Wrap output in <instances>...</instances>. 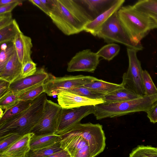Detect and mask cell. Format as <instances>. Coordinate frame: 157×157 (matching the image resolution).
<instances>
[{
  "mask_svg": "<svg viewBox=\"0 0 157 157\" xmlns=\"http://www.w3.org/2000/svg\"><path fill=\"white\" fill-rule=\"evenodd\" d=\"M124 2V0H117L109 9L89 23L86 26L84 31L96 36L103 25L114 13L119 10Z\"/></svg>",
  "mask_w": 157,
  "mask_h": 157,
  "instance_id": "16",
  "label": "cell"
},
{
  "mask_svg": "<svg viewBox=\"0 0 157 157\" xmlns=\"http://www.w3.org/2000/svg\"><path fill=\"white\" fill-rule=\"evenodd\" d=\"M133 6L144 13L157 16V0H139Z\"/></svg>",
  "mask_w": 157,
  "mask_h": 157,
  "instance_id": "29",
  "label": "cell"
},
{
  "mask_svg": "<svg viewBox=\"0 0 157 157\" xmlns=\"http://www.w3.org/2000/svg\"><path fill=\"white\" fill-rule=\"evenodd\" d=\"M117 14L131 40L136 45L141 44V40L150 31L157 28V22L150 15L133 6H122Z\"/></svg>",
  "mask_w": 157,
  "mask_h": 157,
  "instance_id": "3",
  "label": "cell"
},
{
  "mask_svg": "<svg viewBox=\"0 0 157 157\" xmlns=\"http://www.w3.org/2000/svg\"><path fill=\"white\" fill-rule=\"evenodd\" d=\"M142 97L124 87L106 95L103 100L106 103L122 102L136 99Z\"/></svg>",
  "mask_w": 157,
  "mask_h": 157,
  "instance_id": "21",
  "label": "cell"
},
{
  "mask_svg": "<svg viewBox=\"0 0 157 157\" xmlns=\"http://www.w3.org/2000/svg\"><path fill=\"white\" fill-rule=\"evenodd\" d=\"M63 149L60 142L45 147L34 150L30 149L25 157H47Z\"/></svg>",
  "mask_w": 157,
  "mask_h": 157,
  "instance_id": "25",
  "label": "cell"
},
{
  "mask_svg": "<svg viewBox=\"0 0 157 157\" xmlns=\"http://www.w3.org/2000/svg\"><path fill=\"white\" fill-rule=\"evenodd\" d=\"M7 43V47L5 49L0 50V71L3 69L16 51L13 41Z\"/></svg>",
  "mask_w": 157,
  "mask_h": 157,
  "instance_id": "32",
  "label": "cell"
},
{
  "mask_svg": "<svg viewBox=\"0 0 157 157\" xmlns=\"http://www.w3.org/2000/svg\"><path fill=\"white\" fill-rule=\"evenodd\" d=\"M128 157H157V148L139 145L132 150Z\"/></svg>",
  "mask_w": 157,
  "mask_h": 157,
  "instance_id": "30",
  "label": "cell"
},
{
  "mask_svg": "<svg viewBox=\"0 0 157 157\" xmlns=\"http://www.w3.org/2000/svg\"><path fill=\"white\" fill-rule=\"evenodd\" d=\"M21 136L18 134L14 133L0 137V153L8 148Z\"/></svg>",
  "mask_w": 157,
  "mask_h": 157,
  "instance_id": "34",
  "label": "cell"
},
{
  "mask_svg": "<svg viewBox=\"0 0 157 157\" xmlns=\"http://www.w3.org/2000/svg\"><path fill=\"white\" fill-rule=\"evenodd\" d=\"M146 113L151 122L153 123L157 122V101Z\"/></svg>",
  "mask_w": 157,
  "mask_h": 157,
  "instance_id": "37",
  "label": "cell"
},
{
  "mask_svg": "<svg viewBox=\"0 0 157 157\" xmlns=\"http://www.w3.org/2000/svg\"><path fill=\"white\" fill-rule=\"evenodd\" d=\"M58 104L62 108H73L82 106L94 105L104 102L102 99H93L73 93L61 91L57 95Z\"/></svg>",
  "mask_w": 157,
  "mask_h": 157,
  "instance_id": "12",
  "label": "cell"
},
{
  "mask_svg": "<svg viewBox=\"0 0 157 157\" xmlns=\"http://www.w3.org/2000/svg\"><path fill=\"white\" fill-rule=\"evenodd\" d=\"M33 101H19L11 107L6 109L0 119V124L19 115L28 108Z\"/></svg>",
  "mask_w": 157,
  "mask_h": 157,
  "instance_id": "23",
  "label": "cell"
},
{
  "mask_svg": "<svg viewBox=\"0 0 157 157\" xmlns=\"http://www.w3.org/2000/svg\"><path fill=\"white\" fill-rule=\"evenodd\" d=\"M150 105L146 96L127 101L104 102L94 105L93 114L97 120L114 118L137 112H146Z\"/></svg>",
  "mask_w": 157,
  "mask_h": 157,
  "instance_id": "4",
  "label": "cell"
},
{
  "mask_svg": "<svg viewBox=\"0 0 157 157\" xmlns=\"http://www.w3.org/2000/svg\"><path fill=\"white\" fill-rule=\"evenodd\" d=\"M96 36L102 39L108 44L119 43L137 51L143 49L141 44L136 45L132 41L119 18L117 12L103 25Z\"/></svg>",
  "mask_w": 157,
  "mask_h": 157,
  "instance_id": "5",
  "label": "cell"
},
{
  "mask_svg": "<svg viewBox=\"0 0 157 157\" xmlns=\"http://www.w3.org/2000/svg\"><path fill=\"white\" fill-rule=\"evenodd\" d=\"M117 0H79L93 20L109 9Z\"/></svg>",
  "mask_w": 157,
  "mask_h": 157,
  "instance_id": "19",
  "label": "cell"
},
{
  "mask_svg": "<svg viewBox=\"0 0 157 157\" xmlns=\"http://www.w3.org/2000/svg\"><path fill=\"white\" fill-rule=\"evenodd\" d=\"M68 132L79 135L85 139L92 157H95L105 148L106 138L102 126L100 124L80 123Z\"/></svg>",
  "mask_w": 157,
  "mask_h": 157,
  "instance_id": "6",
  "label": "cell"
},
{
  "mask_svg": "<svg viewBox=\"0 0 157 157\" xmlns=\"http://www.w3.org/2000/svg\"><path fill=\"white\" fill-rule=\"evenodd\" d=\"M47 157H71L66 151L63 149Z\"/></svg>",
  "mask_w": 157,
  "mask_h": 157,
  "instance_id": "41",
  "label": "cell"
},
{
  "mask_svg": "<svg viewBox=\"0 0 157 157\" xmlns=\"http://www.w3.org/2000/svg\"><path fill=\"white\" fill-rule=\"evenodd\" d=\"M41 1L47 7L50 14L54 7L55 0H41Z\"/></svg>",
  "mask_w": 157,
  "mask_h": 157,
  "instance_id": "42",
  "label": "cell"
},
{
  "mask_svg": "<svg viewBox=\"0 0 157 157\" xmlns=\"http://www.w3.org/2000/svg\"><path fill=\"white\" fill-rule=\"evenodd\" d=\"M137 52L134 49L127 48L128 67L123 75L121 84L124 87L143 96L145 95L143 77V70L137 56Z\"/></svg>",
  "mask_w": 157,
  "mask_h": 157,
  "instance_id": "8",
  "label": "cell"
},
{
  "mask_svg": "<svg viewBox=\"0 0 157 157\" xmlns=\"http://www.w3.org/2000/svg\"><path fill=\"white\" fill-rule=\"evenodd\" d=\"M49 16L67 36L84 31L86 25L93 20L78 0H55V5Z\"/></svg>",
  "mask_w": 157,
  "mask_h": 157,
  "instance_id": "1",
  "label": "cell"
},
{
  "mask_svg": "<svg viewBox=\"0 0 157 157\" xmlns=\"http://www.w3.org/2000/svg\"><path fill=\"white\" fill-rule=\"evenodd\" d=\"M83 86L88 88L106 95L124 87L121 84L113 83L98 79Z\"/></svg>",
  "mask_w": 157,
  "mask_h": 157,
  "instance_id": "22",
  "label": "cell"
},
{
  "mask_svg": "<svg viewBox=\"0 0 157 157\" xmlns=\"http://www.w3.org/2000/svg\"><path fill=\"white\" fill-rule=\"evenodd\" d=\"M22 0H18L17 1L0 6V14L11 12L16 6L22 4Z\"/></svg>",
  "mask_w": 157,
  "mask_h": 157,
  "instance_id": "38",
  "label": "cell"
},
{
  "mask_svg": "<svg viewBox=\"0 0 157 157\" xmlns=\"http://www.w3.org/2000/svg\"><path fill=\"white\" fill-rule=\"evenodd\" d=\"M61 136L62 137L60 141L61 147L67 151L71 157H74L89 146L87 141L79 135L68 132Z\"/></svg>",
  "mask_w": 157,
  "mask_h": 157,
  "instance_id": "14",
  "label": "cell"
},
{
  "mask_svg": "<svg viewBox=\"0 0 157 157\" xmlns=\"http://www.w3.org/2000/svg\"><path fill=\"white\" fill-rule=\"evenodd\" d=\"M18 0H0V6L9 4L17 2Z\"/></svg>",
  "mask_w": 157,
  "mask_h": 157,
  "instance_id": "43",
  "label": "cell"
},
{
  "mask_svg": "<svg viewBox=\"0 0 157 157\" xmlns=\"http://www.w3.org/2000/svg\"><path fill=\"white\" fill-rule=\"evenodd\" d=\"M4 113L2 110V109L0 108V119L1 118L3 115Z\"/></svg>",
  "mask_w": 157,
  "mask_h": 157,
  "instance_id": "45",
  "label": "cell"
},
{
  "mask_svg": "<svg viewBox=\"0 0 157 157\" xmlns=\"http://www.w3.org/2000/svg\"><path fill=\"white\" fill-rule=\"evenodd\" d=\"M17 21H13L6 26L0 29V44L13 41L17 34L21 32Z\"/></svg>",
  "mask_w": 157,
  "mask_h": 157,
  "instance_id": "24",
  "label": "cell"
},
{
  "mask_svg": "<svg viewBox=\"0 0 157 157\" xmlns=\"http://www.w3.org/2000/svg\"><path fill=\"white\" fill-rule=\"evenodd\" d=\"M33 134L21 136L8 148L0 153V157H25L30 150V140Z\"/></svg>",
  "mask_w": 157,
  "mask_h": 157,
  "instance_id": "17",
  "label": "cell"
},
{
  "mask_svg": "<svg viewBox=\"0 0 157 157\" xmlns=\"http://www.w3.org/2000/svg\"><path fill=\"white\" fill-rule=\"evenodd\" d=\"M47 99L46 94L43 93L26 110L0 124V137L11 133L23 136L30 133L41 119Z\"/></svg>",
  "mask_w": 157,
  "mask_h": 157,
  "instance_id": "2",
  "label": "cell"
},
{
  "mask_svg": "<svg viewBox=\"0 0 157 157\" xmlns=\"http://www.w3.org/2000/svg\"><path fill=\"white\" fill-rule=\"evenodd\" d=\"M143 77L145 95H151L157 94V88L149 73L146 70H143Z\"/></svg>",
  "mask_w": 157,
  "mask_h": 157,
  "instance_id": "33",
  "label": "cell"
},
{
  "mask_svg": "<svg viewBox=\"0 0 157 157\" xmlns=\"http://www.w3.org/2000/svg\"><path fill=\"white\" fill-rule=\"evenodd\" d=\"M37 70L36 64L33 60L28 61L23 65L21 73L19 79L31 76L35 74Z\"/></svg>",
  "mask_w": 157,
  "mask_h": 157,
  "instance_id": "35",
  "label": "cell"
},
{
  "mask_svg": "<svg viewBox=\"0 0 157 157\" xmlns=\"http://www.w3.org/2000/svg\"><path fill=\"white\" fill-rule=\"evenodd\" d=\"M48 76V74L44 68L37 69L33 75L18 79L10 83L9 90L17 94L37 85L44 83Z\"/></svg>",
  "mask_w": 157,
  "mask_h": 157,
  "instance_id": "13",
  "label": "cell"
},
{
  "mask_svg": "<svg viewBox=\"0 0 157 157\" xmlns=\"http://www.w3.org/2000/svg\"><path fill=\"white\" fill-rule=\"evenodd\" d=\"M19 101L17 94L9 90L0 98V108L6 110L13 106Z\"/></svg>",
  "mask_w": 157,
  "mask_h": 157,
  "instance_id": "31",
  "label": "cell"
},
{
  "mask_svg": "<svg viewBox=\"0 0 157 157\" xmlns=\"http://www.w3.org/2000/svg\"><path fill=\"white\" fill-rule=\"evenodd\" d=\"M62 139L61 136L55 134L37 136L33 134L30 140V149L45 147L60 142Z\"/></svg>",
  "mask_w": 157,
  "mask_h": 157,
  "instance_id": "20",
  "label": "cell"
},
{
  "mask_svg": "<svg viewBox=\"0 0 157 157\" xmlns=\"http://www.w3.org/2000/svg\"><path fill=\"white\" fill-rule=\"evenodd\" d=\"M120 50L119 45L114 43L108 44L102 47L96 52L98 56L109 61L119 53Z\"/></svg>",
  "mask_w": 157,
  "mask_h": 157,
  "instance_id": "27",
  "label": "cell"
},
{
  "mask_svg": "<svg viewBox=\"0 0 157 157\" xmlns=\"http://www.w3.org/2000/svg\"><path fill=\"white\" fill-rule=\"evenodd\" d=\"M94 105H89L73 108H62L60 113L55 134L61 135L71 130L81 120L94 113Z\"/></svg>",
  "mask_w": 157,
  "mask_h": 157,
  "instance_id": "9",
  "label": "cell"
},
{
  "mask_svg": "<svg viewBox=\"0 0 157 157\" xmlns=\"http://www.w3.org/2000/svg\"><path fill=\"white\" fill-rule=\"evenodd\" d=\"M44 83L34 86L17 94L20 101H33L44 92Z\"/></svg>",
  "mask_w": 157,
  "mask_h": 157,
  "instance_id": "26",
  "label": "cell"
},
{
  "mask_svg": "<svg viewBox=\"0 0 157 157\" xmlns=\"http://www.w3.org/2000/svg\"><path fill=\"white\" fill-rule=\"evenodd\" d=\"M22 66L15 51L3 69L0 71V79L10 83L13 82L20 78Z\"/></svg>",
  "mask_w": 157,
  "mask_h": 157,
  "instance_id": "18",
  "label": "cell"
},
{
  "mask_svg": "<svg viewBox=\"0 0 157 157\" xmlns=\"http://www.w3.org/2000/svg\"><path fill=\"white\" fill-rule=\"evenodd\" d=\"M97 79L93 76L82 75L57 77L48 74V77L44 84V92L48 96H53L57 95L61 91H67L92 82Z\"/></svg>",
  "mask_w": 157,
  "mask_h": 157,
  "instance_id": "7",
  "label": "cell"
},
{
  "mask_svg": "<svg viewBox=\"0 0 157 157\" xmlns=\"http://www.w3.org/2000/svg\"><path fill=\"white\" fill-rule=\"evenodd\" d=\"M67 91L93 99H103L106 94L86 88L83 86L72 89Z\"/></svg>",
  "mask_w": 157,
  "mask_h": 157,
  "instance_id": "28",
  "label": "cell"
},
{
  "mask_svg": "<svg viewBox=\"0 0 157 157\" xmlns=\"http://www.w3.org/2000/svg\"><path fill=\"white\" fill-rule=\"evenodd\" d=\"M10 83L6 81L0 79V98L9 91Z\"/></svg>",
  "mask_w": 157,
  "mask_h": 157,
  "instance_id": "39",
  "label": "cell"
},
{
  "mask_svg": "<svg viewBox=\"0 0 157 157\" xmlns=\"http://www.w3.org/2000/svg\"><path fill=\"white\" fill-rule=\"evenodd\" d=\"M96 52L89 49L78 52L67 64L68 72L82 71L94 73L99 63Z\"/></svg>",
  "mask_w": 157,
  "mask_h": 157,
  "instance_id": "11",
  "label": "cell"
},
{
  "mask_svg": "<svg viewBox=\"0 0 157 157\" xmlns=\"http://www.w3.org/2000/svg\"><path fill=\"white\" fill-rule=\"evenodd\" d=\"M13 42L18 59L23 65L32 60L31 55L33 44L30 37L24 35L21 31L17 34Z\"/></svg>",
  "mask_w": 157,
  "mask_h": 157,
  "instance_id": "15",
  "label": "cell"
},
{
  "mask_svg": "<svg viewBox=\"0 0 157 157\" xmlns=\"http://www.w3.org/2000/svg\"><path fill=\"white\" fill-rule=\"evenodd\" d=\"M62 109L58 104L47 99L43 115L30 133L36 136L55 134Z\"/></svg>",
  "mask_w": 157,
  "mask_h": 157,
  "instance_id": "10",
  "label": "cell"
},
{
  "mask_svg": "<svg viewBox=\"0 0 157 157\" xmlns=\"http://www.w3.org/2000/svg\"><path fill=\"white\" fill-rule=\"evenodd\" d=\"M13 20L11 12L0 14V29L9 24Z\"/></svg>",
  "mask_w": 157,
  "mask_h": 157,
  "instance_id": "36",
  "label": "cell"
},
{
  "mask_svg": "<svg viewBox=\"0 0 157 157\" xmlns=\"http://www.w3.org/2000/svg\"><path fill=\"white\" fill-rule=\"evenodd\" d=\"M29 1L38 7L49 16V12L45 5L41 2V0H29Z\"/></svg>",
  "mask_w": 157,
  "mask_h": 157,
  "instance_id": "40",
  "label": "cell"
},
{
  "mask_svg": "<svg viewBox=\"0 0 157 157\" xmlns=\"http://www.w3.org/2000/svg\"><path fill=\"white\" fill-rule=\"evenodd\" d=\"M149 15H150L157 22V16L153 14Z\"/></svg>",
  "mask_w": 157,
  "mask_h": 157,
  "instance_id": "44",
  "label": "cell"
}]
</instances>
